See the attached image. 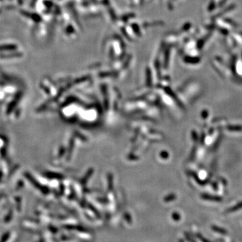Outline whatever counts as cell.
Returning <instances> with one entry per match:
<instances>
[{
    "label": "cell",
    "instance_id": "obj_1",
    "mask_svg": "<svg viewBox=\"0 0 242 242\" xmlns=\"http://www.w3.org/2000/svg\"><path fill=\"white\" fill-rule=\"evenodd\" d=\"M19 99H20V97H19V98H18V97H16V98H15V99H14V100H13L12 102H11L10 104H9L8 108V110H7V113L9 114V112H11V111L13 110V109L14 108V107H15L16 104H18V100H19Z\"/></svg>",
    "mask_w": 242,
    "mask_h": 242
}]
</instances>
